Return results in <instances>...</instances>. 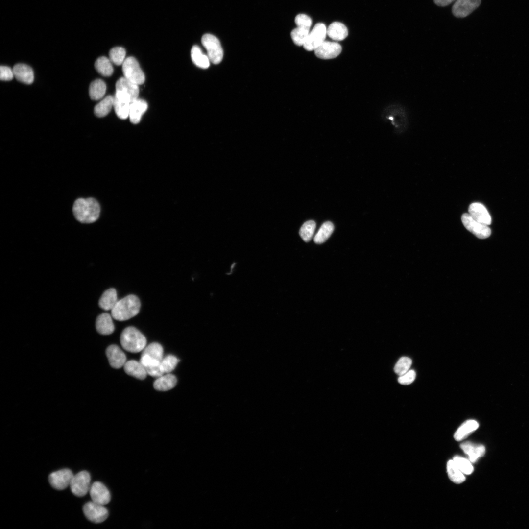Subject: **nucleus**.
Masks as SVG:
<instances>
[{
  "instance_id": "obj_42",
  "label": "nucleus",
  "mask_w": 529,
  "mask_h": 529,
  "mask_svg": "<svg viewBox=\"0 0 529 529\" xmlns=\"http://www.w3.org/2000/svg\"><path fill=\"white\" fill-rule=\"evenodd\" d=\"M13 70L7 66H1L0 67V78L1 80L9 81L13 78Z\"/></svg>"
},
{
  "instance_id": "obj_12",
  "label": "nucleus",
  "mask_w": 529,
  "mask_h": 529,
  "mask_svg": "<svg viewBox=\"0 0 529 529\" xmlns=\"http://www.w3.org/2000/svg\"><path fill=\"white\" fill-rule=\"evenodd\" d=\"M341 50V45L337 42L324 41L314 50V53L319 58L329 59L337 57Z\"/></svg>"
},
{
  "instance_id": "obj_43",
  "label": "nucleus",
  "mask_w": 529,
  "mask_h": 529,
  "mask_svg": "<svg viewBox=\"0 0 529 529\" xmlns=\"http://www.w3.org/2000/svg\"><path fill=\"white\" fill-rule=\"evenodd\" d=\"M455 0H433L434 2L439 6H446L451 4Z\"/></svg>"
},
{
  "instance_id": "obj_41",
  "label": "nucleus",
  "mask_w": 529,
  "mask_h": 529,
  "mask_svg": "<svg viewBox=\"0 0 529 529\" xmlns=\"http://www.w3.org/2000/svg\"><path fill=\"white\" fill-rule=\"evenodd\" d=\"M415 378L416 372L415 371L413 370H410L404 374L399 376L398 381L402 385H407L412 383Z\"/></svg>"
},
{
  "instance_id": "obj_30",
  "label": "nucleus",
  "mask_w": 529,
  "mask_h": 529,
  "mask_svg": "<svg viewBox=\"0 0 529 529\" xmlns=\"http://www.w3.org/2000/svg\"><path fill=\"white\" fill-rule=\"evenodd\" d=\"M95 67L97 72L104 76H110L113 72L112 62L108 58L102 56L96 59Z\"/></svg>"
},
{
  "instance_id": "obj_18",
  "label": "nucleus",
  "mask_w": 529,
  "mask_h": 529,
  "mask_svg": "<svg viewBox=\"0 0 529 529\" xmlns=\"http://www.w3.org/2000/svg\"><path fill=\"white\" fill-rule=\"evenodd\" d=\"M14 75L19 81L27 84H31L34 80V73L29 66L18 64L13 68Z\"/></svg>"
},
{
  "instance_id": "obj_25",
  "label": "nucleus",
  "mask_w": 529,
  "mask_h": 529,
  "mask_svg": "<svg viewBox=\"0 0 529 529\" xmlns=\"http://www.w3.org/2000/svg\"><path fill=\"white\" fill-rule=\"evenodd\" d=\"M327 35L333 40H343L348 35V29L342 23L335 22L330 24L327 29Z\"/></svg>"
},
{
  "instance_id": "obj_32",
  "label": "nucleus",
  "mask_w": 529,
  "mask_h": 529,
  "mask_svg": "<svg viewBox=\"0 0 529 529\" xmlns=\"http://www.w3.org/2000/svg\"><path fill=\"white\" fill-rule=\"evenodd\" d=\"M113 107L117 116L121 119L124 120L129 117L130 103L126 101L119 99L115 96Z\"/></svg>"
},
{
  "instance_id": "obj_16",
  "label": "nucleus",
  "mask_w": 529,
  "mask_h": 529,
  "mask_svg": "<svg viewBox=\"0 0 529 529\" xmlns=\"http://www.w3.org/2000/svg\"><path fill=\"white\" fill-rule=\"evenodd\" d=\"M471 216L477 221L489 225L491 223V217L487 209L481 203L475 202L471 204L468 208Z\"/></svg>"
},
{
  "instance_id": "obj_1",
  "label": "nucleus",
  "mask_w": 529,
  "mask_h": 529,
  "mask_svg": "<svg viewBox=\"0 0 529 529\" xmlns=\"http://www.w3.org/2000/svg\"><path fill=\"white\" fill-rule=\"evenodd\" d=\"M72 212L75 218L78 221L83 223H91L99 218L100 206L94 198H80L75 201Z\"/></svg>"
},
{
  "instance_id": "obj_24",
  "label": "nucleus",
  "mask_w": 529,
  "mask_h": 529,
  "mask_svg": "<svg viewBox=\"0 0 529 529\" xmlns=\"http://www.w3.org/2000/svg\"><path fill=\"white\" fill-rule=\"evenodd\" d=\"M118 301L116 289L111 288L103 293L99 300L98 305L101 309L109 311L114 307Z\"/></svg>"
},
{
  "instance_id": "obj_33",
  "label": "nucleus",
  "mask_w": 529,
  "mask_h": 529,
  "mask_svg": "<svg viewBox=\"0 0 529 529\" xmlns=\"http://www.w3.org/2000/svg\"><path fill=\"white\" fill-rule=\"evenodd\" d=\"M142 354L146 355L153 359L161 361L163 358V348L160 344L153 342L144 348Z\"/></svg>"
},
{
  "instance_id": "obj_5",
  "label": "nucleus",
  "mask_w": 529,
  "mask_h": 529,
  "mask_svg": "<svg viewBox=\"0 0 529 529\" xmlns=\"http://www.w3.org/2000/svg\"><path fill=\"white\" fill-rule=\"evenodd\" d=\"M201 43L207 50L210 61L215 64L220 63L223 52L218 39L213 35L205 34L201 38Z\"/></svg>"
},
{
  "instance_id": "obj_35",
  "label": "nucleus",
  "mask_w": 529,
  "mask_h": 529,
  "mask_svg": "<svg viewBox=\"0 0 529 529\" xmlns=\"http://www.w3.org/2000/svg\"><path fill=\"white\" fill-rule=\"evenodd\" d=\"M316 227L315 222L310 220L305 222L299 230V235L305 242L309 241L313 237Z\"/></svg>"
},
{
  "instance_id": "obj_6",
  "label": "nucleus",
  "mask_w": 529,
  "mask_h": 529,
  "mask_svg": "<svg viewBox=\"0 0 529 529\" xmlns=\"http://www.w3.org/2000/svg\"><path fill=\"white\" fill-rule=\"evenodd\" d=\"M124 77L138 85L143 84L145 80L144 73L137 60L133 57L126 58L122 64Z\"/></svg>"
},
{
  "instance_id": "obj_31",
  "label": "nucleus",
  "mask_w": 529,
  "mask_h": 529,
  "mask_svg": "<svg viewBox=\"0 0 529 529\" xmlns=\"http://www.w3.org/2000/svg\"><path fill=\"white\" fill-rule=\"evenodd\" d=\"M447 469L449 478L453 482L459 484L465 481V477L464 474L457 467L453 460H450L448 461Z\"/></svg>"
},
{
  "instance_id": "obj_39",
  "label": "nucleus",
  "mask_w": 529,
  "mask_h": 529,
  "mask_svg": "<svg viewBox=\"0 0 529 529\" xmlns=\"http://www.w3.org/2000/svg\"><path fill=\"white\" fill-rule=\"evenodd\" d=\"M179 360L172 355H169L163 358L161 361V364L165 373H170L177 365Z\"/></svg>"
},
{
  "instance_id": "obj_9",
  "label": "nucleus",
  "mask_w": 529,
  "mask_h": 529,
  "mask_svg": "<svg viewBox=\"0 0 529 529\" xmlns=\"http://www.w3.org/2000/svg\"><path fill=\"white\" fill-rule=\"evenodd\" d=\"M327 29L324 24H316L310 32L303 45L304 48L308 51H314L325 41Z\"/></svg>"
},
{
  "instance_id": "obj_7",
  "label": "nucleus",
  "mask_w": 529,
  "mask_h": 529,
  "mask_svg": "<svg viewBox=\"0 0 529 529\" xmlns=\"http://www.w3.org/2000/svg\"><path fill=\"white\" fill-rule=\"evenodd\" d=\"M461 221L466 229L479 239H485L491 235V229L488 225L477 221L469 213L462 215Z\"/></svg>"
},
{
  "instance_id": "obj_28",
  "label": "nucleus",
  "mask_w": 529,
  "mask_h": 529,
  "mask_svg": "<svg viewBox=\"0 0 529 529\" xmlns=\"http://www.w3.org/2000/svg\"><path fill=\"white\" fill-rule=\"evenodd\" d=\"M114 97L109 95L97 104L94 108V113L98 117L106 116L113 107Z\"/></svg>"
},
{
  "instance_id": "obj_10",
  "label": "nucleus",
  "mask_w": 529,
  "mask_h": 529,
  "mask_svg": "<svg viewBox=\"0 0 529 529\" xmlns=\"http://www.w3.org/2000/svg\"><path fill=\"white\" fill-rule=\"evenodd\" d=\"M83 510L86 517L95 523L103 522L109 515L107 509L103 505L93 501L86 503L83 506Z\"/></svg>"
},
{
  "instance_id": "obj_38",
  "label": "nucleus",
  "mask_w": 529,
  "mask_h": 529,
  "mask_svg": "<svg viewBox=\"0 0 529 529\" xmlns=\"http://www.w3.org/2000/svg\"><path fill=\"white\" fill-rule=\"evenodd\" d=\"M412 364V360L407 357H402L399 359L394 367L395 373L401 376L409 370Z\"/></svg>"
},
{
  "instance_id": "obj_4",
  "label": "nucleus",
  "mask_w": 529,
  "mask_h": 529,
  "mask_svg": "<svg viewBox=\"0 0 529 529\" xmlns=\"http://www.w3.org/2000/svg\"><path fill=\"white\" fill-rule=\"evenodd\" d=\"M139 85L125 77L120 78L116 83L115 96L117 98L132 103L138 99Z\"/></svg>"
},
{
  "instance_id": "obj_17",
  "label": "nucleus",
  "mask_w": 529,
  "mask_h": 529,
  "mask_svg": "<svg viewBox=\"0 0 529 529\" xmlns=\"http://www.w3.org/2000/svg\"><path fill=\"white\" fill-rule=\"evenodd\" d=\"M460 447L472 463L476 462L480 457L483 456L485 452V448L483 445L476 444L469 441L461 443Z\"/></svg>"
},
{
  "instance_id": "obj_11",
  "label": "nucleus",
  "mask_w": 529,
  "mask_h": 529,
  "mask_svg": "<svg viewBox=\"0 0 529 529\" xmlns=\"http://www.w3.org/2000/svg\"><path fill=\"white\" fill-rule=\"evenodd\" d=\"M73 477L71 470L63 469L51 473L48 477V481L52 487L60 490L70 485Z\"/></svg>"
},
{
  "instance_id": "obj_27",
  "label": "nucleus",
  "mask_w": 529,
  "mask_h": 529,
  "mask_svg": "<svg viewBox=\"0 0 529 529\" xmlns=\"http://www.w3.org/2000/svg\"><path fill=\"white\" fill-rule=\"evenodd\" d=\"M106 90V85L101 79H96L93 81L89 87V94L90 98L95 100L101 99L104 96Z\"/></svg>"
},
{
  "instance_id": "obj_36",
  "label": "nucleus",
  "mask_w": 529,
  "mask_h": 529,
  "mask_svg": "<svg viewBox=\"0 0 529 529\" xmlns=\"http://www.w3.org/2000/svg\"><path fill=\"white\" fill-rule=\"evenodd\" d=\"M126 51L124 48L120 47H116L109 51V59L112 63L116 65H120L123 64L125 60Z\"/></svg>"
},
{
  "instance_id": "obj_21",
  "label": "nucleus",
  "mask_w": 529,
  "mask_h": 529,
  "mask_svg": "<svg viewBox=\"0 0 529 529\" xmlns=\"http://www.w3.org/2000/svg\"><path fill=\"white\" fill-rule=\"evenodd\" d=\"M123 367L126 374L140 380L144 379L147 375L143 365L135 360L126 361Z\"/></svg>"
},
{
  "instance_id": "obj_26",
  "label": "nucleus",
  "mask_w": 529,
  "mask_h": 529,
  "mask_svg": "<svg viewBox=\"0 0 529 529\" xmlns=\"http://www.w3.org/2000/svg\"><path fill=\"white\" fill-rule=\"evenodd\" d=\"M191 59L193 63L202 69H207L210 66L208 56L204 54L201 48L197 45L193 46L191 51Z\"/></svg>"
},
{
  "instance_id": "obj_3",
  "label": "nucleus",
  "mask_w": 529,
  "mask_h": 529,
  "mask_svg": "<svg viewBox=\"0 0 529 529\" xmlns=\"http://www.w3.org/2000/svg\"><path fill=\"white\" fill-rule=\"evenodd\" d=\"M120 344L126 351L138 353L146 347L145 337L136 328L130 326L125 328L120 337Z\"/></svg>"
},
{
  "instance_id": "obj_40",
  "label": "nucleus",
  "mask_w": 529,
  "mask_h": 529,
  "mask_svg": "<svg viewBox=\"0 0 529 529\" xmlns=\"http://www.w3.org/2000/svg\"><path fill=\"white\" fill-rule=\"evenodd\" d=\"M295 23L298 27L309 29L312 25V19L308 15L304 14L297 15L295 18Z\"/></svg>"
},
{
  "instance_id": "obj_8",
  "label": "nucleus",
  "mask_w": 529,
  "mask_h": 529,
  "mask_svg": "<svg viewBox=\"0 0 529 529\" xmlns=\"http://www.w3.org/2000/svg\"><path fill=\"white\" fill-rule=\"evenodd\" d=\"M90 475L86 471H80L73 475L70 485L72 493L77 497L85 496L90 490Z\"/></svg>"
},
{
  "instance_id": "obj_22",
  "label": "nucleus",
  "mask_w": 529,
  "mask_h": 529,
  "mask_svg": "<svg viewBox=\"0 0 529 529\" xmlns=\"http://www.w3.org/2000/svg\"><path fill=\"white\" fill-rule=\"evenodd\" d=\"M479 423L475 420H468L463 422L455 432L454 437L457 441L467 438L479 427Z\"/></svg>"
},
{
  "instance_id": "obj_13",
  "label": "nucleus",
  "mask_w": 529,
  "mask_h": 529,
  "mask_svg": "<svg viewBox=\"0 0 529 529\" xmlns=\"http://www.w3.org/2000/svg\"><path fill=\"white\" fill-rule=\"evenodd\" d=\"M481 0H457L452 7L453 15L457 18H464L479 6Z\"/></svg>"
},
{
  "instance_id": "obj_2",
  "label": "nucleus",
  "mask_w": 529,
  "mask_h": 529,
  "mask_svg": "<svg viewBox=\"0 0 529 529\" xmlns=\"http://www.w3.org/2000/svg\"><path fill=\"white\" fill-rule=\"evenodd\" d=\"M141 303L134 295H129L118 300L111 310V315L115 320L125 321L136 316L139 312Z\"/></svg>"
},
{
  "instance_id": "obj_37",
  "label": "nucleus",
  "mask_w": 529,
  "mask_h": 529,
  "mask_svg": "<svg viewBox=\"0 0 529 529\" xmlns=\"http://www.w3.org/2000/svg\"><path fill=\"white\" fill-rule=\"evenodd\" d=\"M453 460L464 474L470 475L473 472L474 468L469 459L456 456Z\"/></svg>"
},
{
  "instance_id": "obj_34",
  "label": "nucleus",
  "mask_w": 529,
  "mask_h": 529,
  "mask_svg": "<svg viewBox=\"0 0 529 529\" xmlns=\"http://www.w3.org/2000/svg\"><path fill=\"white\" fill-rule=\"evenodd\" d=\"M309 33V29L297 26L291 32V37L295 44L299 46H303Z\"/></svg>"
},
{
  "instance_id": "obj_15",
  "label": "nucleus",
  "mask_w": 529,
  "mask_h": 529,
  "mask_svg": "<svg viewBox=\"0 0 529 529\" xmlns=\"http://www.w3.org/2000/svg\"><path fill=\"white\" fill-rule=\"evenodd\" d=\"M106 354L110 365L114 368L119 369L124 366L126 357L123 352L116 345L108 346Z\"/></svg>"
},
{
  "instance_id": "obj_19",
  "label": "nucleus",
  "mask_w": 529,
  "mask_h": 529,
  "mask_svg": "<svg viewBox=\"0 0 529 529\" xmlns=\"http://www.w3.org/2000/svg\"><path fill=\"white\" fill-rule=\"evenodd\" d=\"M112 316L108 313H103L97 316L96 321V328L101 335L111 334L114 331V325Z\"/></svg>"
},
{
  "instance_id": "obj_29",
  "label": "nucleus",
  "mask_w": 529,
  "mask_h": 529,
  "mask_svg": "<svg viewBox=\"0 0 529 529\" xmlns=\"http://www.w3.org/2000/svg\"><path fill=\"white\" fill-rule=\"evenodd\" d=\"M334 230V226L330 221L323 223L314 237V241L317 244L324 242L330 237Z\"/></svg>"
},
{
  "instance_id": "obj_14",
  "label": "nucleus",
  "mask_w": 529,
  "mask_h": 529,
  "mask_svg": "<svg viewBox=\"0 0 529 529\" xmlns=\"http://www.w3.org/2000/svg\"><path fill=\"white\" fill-rule=\"evenodd\" d=\"M90 495L92 501L101 505L108 504L111 499V495L108 488L99 481L94 482L90 487Z\"/></svg>"
},
{
  "instance_id": "obj_23",
  "label": "nucleus",
  "mask_w": 529,
  "mask_h": 529,
  "mask_svg": "<svg viewBox=\"0 0 529 529\" xmlns=\"http://www.w3.org/2000/svg\"><path fill=\"white\" fill-rule=\"evenodd\" d=\"M176 377L170 373L157 378L153 384L154 388L158 391H167L173 388L176 385Z\"/></svg>"
},
{
  "instance_id": "obj_20",
  "label": "nucleus",
  "mask_w": 529,
  "mask_h": 529,
  "mask_svg": "<svg viewBox=\"0 0 529 529\" xmlns=\"http://www.w3.org/2000/svg\"><path fill=\"white\" fill-rule=\"evenodd\" d=\"M147 107V103L143 99H137L131 103L129 114L131 122L133 124L138 123L142 115L146 111Z\"/></svg>"
}]
</instances>
